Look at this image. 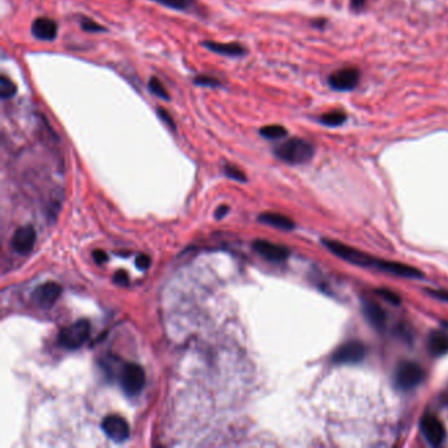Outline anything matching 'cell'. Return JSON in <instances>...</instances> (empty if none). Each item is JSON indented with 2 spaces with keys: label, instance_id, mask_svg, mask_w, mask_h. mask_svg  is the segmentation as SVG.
<instances>
[{
  "label": "cell",
  "instance_id": "1",
  "mask_svg": "<svg viewBox=\"0 0 448 448\" xmlns=\"http://www.w3.org/2000/svg\"><path fill=\"white\" fill-rule=\"evenodd\" d=\"M280 160L288 165H305L315 156V146L303 138H290L274 150Z\"/></svg>",
  "mask_w": 448,
  "mask_h": 448
},
{
  "label": "cell",
  "instance_id": "2",
  "mask_svg": "<svg viewBox=\"0 0 448 448\" xmlns=\"http://www.w3.org/2000/svg\"><path fill=\"white\" fill-rule=\"evenodd\" d=\"M322 243L326 246V249L333 252L335 256L341 258L344 262L359 265V267H375L376 258L371 256L368 254L359 251L355 248L347 246L342 242L333 241V239H324Z\"/></svg>",
  "mask_w": 448,
  "mask_h": 448
},
{
  "label": "cell",
  "instance_id": "3",
  "mask_svg": "<svg viewBox=\"0 0 448 448\" xmlns=\"http://www.w3.org/2000/svg\"><path fill=\"white\" fill-rule=\"evenodd\" d=\"M424 380V371L414 362H401L395 371L393 382L400 391H411Z\"/></svg>",
  "mask_w": 448,
  "mask_h": 448
},
{
  "label": "cell",
  "instance_id": "4",
  "mask_svg": "<svg viewBox=\"0 0 448 448\" xmlns=\"http://www.w3.org/2000/svg\"><path fill=\"white\" fill-rule=\"evenodd\" d=\"M91 325L87 319H80L62 330L58 335V342L67 350H77L88 339Z\"/></svg>",
  "mask_w": 448,
  "mask_h": 448
},
{
  "label": "cell",
  "instance_id": "5",
  "mask_svg": "<svg viewBox=\"0 0 448 448\" xmlns=\"http://www.w3.org/2000/svg\"><path fill=\"white\" fill-rule=\"evenodd\" d=\"M120 384L125 395H137L145 386V371L134 363H128L124 366L120 376Z\"/></svg>",
  "mask_w": 448,
  "mask_h": 448
},
{
  "label": "cell",
  "instance_id": "6",
  "mask_svg": "<svg viewBox=\"0 0 448 448\" xmlns=\"http://www.w3.org/2000/svg\"><path fill=\"white\" fill-rule=\"evenodd\" d=\"M367 354L364 343L351 341L338 347L333 355V363L335 364H356L360 363Z\"/></svg>",
  "mask_w": 448,
  "mask_h": 448
},
{
  "label": "cell",
  "instance_id": "7",
  "mask_svg": "<svg viewBox=\"0 0 448 448\" xmlns=\"http://www.w3.org/2000/svg\"><path fill=\"white\" fill-rule=\"evenodd\" d=\"M360 82V71L356 67H344L330 75V87L335 91L354 90Z\"/></svg>",
  "mask_w": 448,
  "mask_h": 448
},
{
  "label": "cell",
  "instance_id": "8",
  "mask_svg": "<svg viewBox=\"0 0 448 448\" xmlns=\"http://www.w3.org/2000/svg\"><path fill=\"white\" fill-rule=\"evenodd\" d=\"M421 431L424 439L434 447L443 443L446 438V430L443 423L439 421L434 414H424L421 420Z\"/></svg>",
  "mask_w": 448,
  "mask_h": 448
},
{
  "label": "cell",
  "instance_id": "9",
  "mask_svg": "<svg viewBox=\"0 0 448 448\" xmlns=\"http://www.w3.org/2000/svg\"><path fill=\"white\" fill-rule=\"evenodd\" d=\"M102 429L106 433V436L109 439H112L113 442H116V443L125 442L131 435L128 422L119 417V416H113V414L108 416L103 420Z\"/></svg>",
  "mask_w": 448,
  "mask_h": 448
},
{
  "label": "cell",
  "instance_id": "10",
  "mask_svg": "<svg viewBox=\"0 0 448 448\" xmlns=\"http://www.w3.org/2000/svg\"><path fill=\"white\" fill-rule=\"evenodd\" d=\"M61 293H62V287L59 284L54 281H48L35 290L32 299L35 304H37L41 308H50L58 300Z\"/></svg>",
  "mask_w": 448,
  "mask_h": 448
},
{
  "label": "cell",
  "instance_id": "11",
  "mask_svg": "<svg viewBox=\"0 0 448 448\" xmlns=\"http://www.w3.org/2000/svg\"><path fill=\"white\" fill-rule=\"evenodd\" d=\"M36 230L33 226H23L15 232L11 241V246L16 252L21 255L29 254L36 242Z\"/></svg>",
  "mask_w": 448,
  "mask_h": 448
},
{
  "label": "cell",
  "instance_id": "12",
  "mask_svg": "<svg viewBox=\"0 0 448 448\" xmlns=\"http://www.w3.org/2000/svg\"><path fill=\"white\" fill-rule=\"evenodd\" d=\"M252 246H254V250L270 262H284L290 256L288 249L275 245V243H271L268 241L258 239L254 242Z\"/></svg>",
  "mask_w": 448,
  "mask_h": 448
},
{
  "label": "cell",
  "instance_id": "13",
  "mask_svg": "<svg viewBox=\"0 0 448 448\" xmlns=\"http://www.w3.org/2000/svg\"><path fill=\"white\" fill-rule=\"evenodd\" d=\"M375 267H377L380 271L388 272L395 277H407V279H422L424 277L421 271L416 267H411L409 264L398 263V262H389V261H376Z\"/></svg>",
  "mask_w": 448,
  "mask_h": 448
},
{
  "label": "cell",
  "instance_id": "14",
  "mask_svg": "<svg viewBox=\"0 0 448 448\" xmlns=\"http://www.w3.org/2000/svg\"><path fill=\"white\" fill-rule=\"evenodd\" d=\"M32 35L41 41H53L58 35V26L50 17H39L30 28Z\"/></svg>",
  "mask_w": 448,
  "mask_h": 448
},
{
  "label": "cell",
  "instance_id": "15",
  "mask_svg": "<svg viewBox=\"0 0 448 448\" xmlns=\"http://www.w3.org/2000/svg\"><path fill=\"white\" fill-rule=\"evenodd\" d=\"M201 45L213 53L226 55V57H242L246 55L248 49L238 42H216V41H203Z\"/></svg>",
  "mask_w": 448,
  "mask_h": 448
},
{
  "label": "cell",
  "instance_id": "16",
  "mask_svg": "<svg viewBox=\"0 0 448 448\" xmlns=\"http://www.w3.org/2000/svg\"><path fill=\"white\" fill-rule=\"evenodd\" d=\"M363 313L369 325L373 329L382 331L386 325V313L382 306L375 301H364L363 303Z\"/></svg>",
  "mask_w": 448,
  "mask_h": 448
},
{
  "label": "cell",
  "instance_id": "17",
  "mask_svg": "<svg viewBox=\"0 0 448 448\" xmlns=\"http://www.w3.org/2000/svg\"><path fill=\"white\" fill-rule=\"evenodd\" d=\"M427 347L431 355L442 356L448 353V334L445 331H433L429 335Z\"/></svg>",
  "mask_w": 448,
  "mask_h": 448
},
{
  "label": "cell",
  "instance_id": "18",
  "mask_svg": "<svg viewBox=\"0 0 448 448\" xmlns=\"http://www.w3.org/2000/svg\"><path fill=\"white\" fill-rule=\"evenodd\" d=\"M259 221L263 223V224L277 227V229H281V230L295 229V223L290 218H288L287 216H283V214H279V213H271V212L270 213H262L259 216Z\"/></svg>",
  "mask_w": 448,
  "mask_h": 448
},
{
  "label": "cell",
  "instance_id": "19",
  "mask_svg": "<svg viewBox=\"0 0 448 448\" xmlns=\"http://www.w3.org/2000/svg\"><path fill=\"white\" fill-rule=\"evenodd\" d=\"M346 118H347V116H346V113L342 112V111H330V112L324 113V115L319 118V120H321V122H322L324 125L334 128V127H339V125H342L343 122L346 121Z\"/></svg>",
  "mask_w": 448,
  "mask_h": 448
},
{
  "label": "cell",
  "instance_id": "20",
  "mask_svg": "<svg viewBox=\"0 0 448 448\" xmlns=\"http://www.w3.org/2000/svg\"><path fill=\"white\" fill-rule=\"evenodd\" d=\"M259 133L262 137L267 140H279V138L286 137L288 134V131L283 125L274 124V125H265L259 131Z\"/></svg>",
  "mask_w": 448,
  "mask_h": 448
},
{
  "label": "cell",
  "instance_id": "21",
  "mask_svg": "<svg viewBox=\"0 0 448 448\" xmlns=\"http://www.w3.org/2000/svg\"><path fill=\"white\" fill-rule=\"evenodd\" d=\"M17 93V86L7 75H0V96L3 100L11 99Z\"/></svg>",
  "mask_w": 448,
  "mask_h": 448
},
{
  "label": "cell",
  "instance_id": "22",
  "mask_svg": "<svg viewBox=\"0 0 448 448\" xmlns=\"http://www.w3.org/2000/svg\"><path fill=\"white\" fill-rule=\"evenodd\" d=\"M151 1L158 3L160 6L171 8L175 11H188L195 3V0H151Z\"/></svg>",
  "mask_w": 448,
  "mask_h": 448
},
{
  "label": "cell",
  "instance_id": "23",
  "mask_svg": "<svg viewBox=\"0 0 448 448\" xmlns=\"http://www.w3.org/2000/svg\"><path fill=\"white\" fill-rule=\"evenodd\" d=\"M149 90L150 93H154L156 96H159L163 100H170V95L167 93V90L165 88L163 83L158 80V78H150L149 80Z\"/></svg>",
  "mask_w": 448,
  "mask_h": 448
},
{
  "label": "cell",
  "instance_id": "24",
  "mask_svg": "<svg viewBox=\"0 0 448 448\" xmlns=\"http://www.w3.org/2000/svg\"><path fill=\"white\" fill-rule=\"evenodd\" d=\"M194 83L196 86H200V87H212V88L221 87V82L217 78H214V77H211V75H198L194 80Z\"/></svg>",
  "mask_w": 448,
  "mask_h": 448
},
{
  "label": "cell",
  "instance_id": "25",
  "mask_svg": "<svg viewBox=\"0 0 448 448\" xmlns=\"http://www.w3.org/2000/svg\"><path fill=\"white\" fill-rule=\"evenodd\" d=\"M80 28L86 32H91V33H97V32H104L106 28L102 27L99 23L93 21L88 17H82L80 19Z\"/></svg>",
  "mask_w": 448,
  "mask_h": 448
},
{
  "label": "cell",
  "instance_id": "26",
  "mask_svg": "<svg viewBox=\"0 0 448 448\" xmlns=\"http://www.w3.org/2000/svg\"><path fill=\"white\" fill-rule=\"evenodd\" d=\"M376 293L388 303L393 304V305H400L401 304V297L395 293V290H388V288H379V290H376Z\"/></svg>",
  "mask_w": 448,
  "mask_h": 448
},
{
  "label": "cell",
  "instance_id": "27",
  "mask_svg": "<svg viewBox=\"0 0 448 448\" xmlns=\"http://www.w3.org/2000/svg\"><path fill=\"white\" fill-rule=\"evenodd\" d=\"M224 172L227 178H232V179L238 180V182H246L245 174L241 171L239 169H237L236 166H233V165H226L224 167Z\"/></svg>",
  "mask_w": 448,
  "mask_h": 448
},
{
  "label": "cell",
  "instance_id": "28",
  "mask_svg": "<svg viewBox=\"0 0 448 448\" xmlns=\"http://www.w3.org/2000/svg\"><path fill=\"white\" fill-rule=\"evenodd\" d=\"M157 113H158L159 118H160V120L163 121V122H166L167 125H169V128L170 129H172V131H175V121L172 120L171 115L166 111V109H163V108H158L157 109Z\"/></svg>",
  "mask_w": 448,
  "mask_h": 448
},
{
  "label": "cell",
  "instance_id": "29",
  "mask_svg": "<svg viewBox=\"0 0 448 448\" xmlns=\"http://www.w3.org/2000/svg\"><path fill=\"white\" fill-rule=\"evenodd\" d=\"M150 264H151V259H150V256H147L145 254L138 255L137 259H136V265H137L141 271H145V270H147V268L150 267Z\"/></svg>",
  "mask_w": 448,
  "mask_h": 448
},
{
  "label": "cell",
  "instance_id": "30",
  "mask_svg": "<svg viewBox=\"0 0 448 448\" xmlns=\"http://www.w3.org/2000/svg\"><path fill=\"white\" fill-rule=\"evenodd\" d=\"M426 292H427L431 297L438 299V300H440V301L448 303V290H426Z\"/></svg>",
  "mask_w": 448,
  "mask_h": 448
},
{
  "label": "cell",
  "instance_id": "31",
  "mask_svg": "<svg viewBox=\"0 0 448 448\" xmlns=\"http://www.w3.org/2000/svg\"><path fill=\"white\" fill-rule=\"evenodd\" d=\"M115 283L116 284H119V286H128V275H127V272L125 271H119V272H116L115 274Z\"/></svg>",
  "mask_w": 448,
  "mask_h": 448
},
{
  "label": "cell",
  "instance_id": "32",
  "mask_svg": "<svg viewBox=\"0 0 448 448\" xmlns=\"http://www.w3.org/2000/svg\"><path fill=\"white\" fill-rule=\"evenodd\" d=\"M93 261L97 264L106 263L108 261V256H106V252L102 250H96L93 254Z\"/></svg>",
  "mask_w": 448,
  "mask_h": 448
},
{
  "label": "cell",
  "instance_id": "33",
  "mask_svg": "<svg viewBox=\"0 0 448 448\" xmlns=\"http://www.w3.org/2000/svg\"><path fill=\"white\" fill-rule=\"evenodd\" d=\"M229 212V207H226V205H223V207H218L217 208V211L214 212V216H216V218H223L224 217L225 214Z\"/></svg>",
  "mask_w": 448,
  "mask_h": 448
},
{
  "label": "cell",
  "instance_id": "34",
  "mask_svg": "<svg viewBox=\"0 0 448 448\" xmlns=\"http://www.w3.org/2000/svg\"><path fill=\"white\" fill-rule=\"evenodd\" d=\"M366 1H367V0H351V7H353L355 11H360V10L364 7Z\"/></svg>",
  "mask_w": 448,
  "mask_h": 448
}]
</instances>
